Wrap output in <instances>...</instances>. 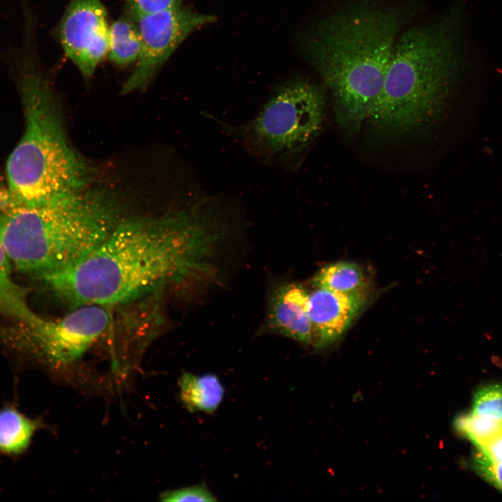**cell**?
Listing matches in <instances>:
<instances>
[{"label":"cell","mask_w":502,"mask_h":502,"mask_svg":"<svg viewBox=\"0 0 502 502\" xmlns=\"http://www.w3.org/2000/svg\"><path fill=\"white\" fill-rule=\"evenodd\" d=\"M365 303L363 291L342 293L317 288L309 294V314L314 329V346L321 348L339 339Z\"/></svg>","instance_id":"30bf717a"},{"label":"cell","mask_w":502,"mask_h":502,"mask_svg":"<svg viewBox=\"0 0 502 502\" xmlns=\"http://www.w3.org/2000/svg\"><path fill=\"white\" fill-rule=\"evenodd\" d=\"M324 86L296 79L280 86L251 121L234 130L245 149L266 165L296 170L323 129Z\"/></svg>","instance_id":"8992f818"},{"label":"cell","mask_w":502,"mask_h":502,"mask_svg":"<svg viewBox=\"0 0 502 502\" xmlns=\"http://www.w3.org/2000/svg\"><path fill=\"white\" fill-rule=\"evenodd\" d=\"M123 218L113 195L88 188L40 206L0 211V242L18 271L41 282L86 257Z\"/></svg>","instance_id":"277c9868"},{"label":"cell","mask_w":502,"mask_h":502,"mask_svg":"<svg viewBox=\"0 0 502 502\" xmlns=\"http://www.w3.org/2000/svg\"><path fill=\"white\" fill-rule=\"evenodd\" d=\"M412 15L407 7L360 3L333 13L313 30L307 53L332 96L342 128L357 131L366 121L397 36Z\"/></svg>","instance_id":"7a4b0ae2"},{"label":"cell","mask_w":502,"mask_h":502,"mask_svg":"<svg viewBox=\"0 0 502 502\" xmlns=\"http://www.w3.org/2000/svg\"><path fill=\"white\" fill-rule=\"evenodd\" d=\"M109 322L105 307L86 305L59 319L40 316L33 324L15 323L0 329V333L50 363L66 365L82 357L105 332Z\"/></svg>","instance_id":"52a82bcc"},{"label":"cell","mask_w":502,"mask_h":502,"mask_svg":"<svg viewBox=\"0 0 502 502\" xmlns=\"http://www.w3.org/2000/svg\"><path fill=\"white\" fill-rule=\"evenodd\" d=\"M38 427V423L14 407L0 410V452L18 455L26 450Z\"/></svg>","instance_id":"5bb4252c"},{"label":"cell","mask_w":502,"mask_h":502,"mask_svg":"<svg viewBox=\"0 0 502 502\" xmlns=\"http://www.w3.org/2000/svg\"><path fill=\"white\" fill-rule=\"evenodd\" d=\"M268 321L275 332L304 344L314 340L309 314V294L300 284L280 285L268 303Z\"/></svg>","instance_id":"8fae6325"},{"label":"cell","mask_w":502,"mask_h":502,"mask_svg":"<svg viewBox=\"0 0 502 502\" xmlns=\"http://www.w3.org/2000/svg\"><path fill=\"white\" fill-rule=\"evenodd\" d=\"M312 283L317 288L335 292L363 291L365 277L361 268L356 263L339 261L320 269L313 277Z\"/></svg>","instance_id":"2e32d148"},{"label":"cell","mask_w":502,"mask_h":502,"mask_svg":"<svg viewBox=\"0 0 502 502\" xmlns=\"http://www.w3.org/2000/svg\"><path fill=\"white\" fill-rule=\"evenodd\" d=\"M20 86L24 133L6 164L8 188L0 211L40 206L88 189L93 171L67 138L50 86L26 50Z\"/></svg>","instance_id":"3957f363"},{"label":"cell","mask_w":502,"mask_h":502,"mask_svg":"<svg viewBox=\"0 0 502 502\" xmlns=\"http://www.w3.org/2000/svg\"><path fill=\"white\" fill-rule=\"evenodd\" d=\"M178 384L180 398L191 412L213 413L224 397L225 388L219 378L213 374L195 375L184 372Z\"/></svg>","instance_id":"7c38bea8"},{"label":"cell","mask_w":502,"mask_h":502,"mask_svg":"<svg viewBox=\"0 0 502 502\" xmlns=\"http://www.w3.org/2000/svg\"><path fill=\"white\" fill-rule=\"evenodd\" d=\"M475 471L502 492V462H495L477 449L473 457Z\"/></svg>","instance_id":"d6986e66"},{"label":"cell","mask_w":502,"mask_h":502,"mask_svg":"<svg viewBox=\"0 0 502 502\" xmlns=\"http://www.w3.org/2000/svg\"><path fill=\"white\" fill-rule=\"evenodd\" d=\"M214 19L183 6L179 1L170 8L137 20L141 50L121 93L144 89L178 45L195 30Z\"/></svg>","instance_id":"ba28073f"},{"label":"cell","mask_w":502,"mask_h":502,"mask_svg":"<svg viewBox=\"0 0 502 502\" xmlns=\"http://www.w3.org/2000/svg\"><path fill=\"white\" fill-rule=\"evenodd\" d=\"M471 412L502 420V384L480 388L474 395Z\"/></svg>","instance_id":"ac0fdd59"},{"label":"cell","mask_w":502,"mask_h":502,"mask_svg":"<svg viewBox=\"0 0 502 502\" xmlns=\"http://www.w3.org/2000/svg\"><path fill=\"white\" fill-rule=\"evenodd\" d=\"M107 12L100 0H71L58 27L66 55L85 77L108 54Z\"/></svg>","instance_id":"9c48e42d"},{"label":"cell","mask_w":502,"mask_h":502,"mask_svg":"<svg viewBox=\"0 0 502 502\" xmlns=\"http://www.w3.org/2000/svg\"><path fill=\"white\" fill-rule=\"evenodd\" d=\"M220 201L160 217L123 218L107 238L75 264L40 282L79 307L124 304L201 268Z\"/></svg>","instance_id":"6da1fadb"},{"label":"cell","mask_w":502,"mask_h":502,"mask_svg":"<svg viewBox=\"0 0 502 502\" xmlns=\"http://www.w3.org/2000/svg\"><path fill=\"white\" fill-rule=\"evenodd\" d=\"M130 17H121L109 29L108 55L112 61L126 66L136 61L142 47L137 24Z\"/></svg>","instance_id":"9a60e30c"},{"label":"cell","mask_w":502,"mask_h":502,"mask_svg":"<svg viewBox=\"0 0 502 502\" xmlns=\"http://www.w3.org/2000/svg\"><path fill=\"white\" fill-rule=\"evenodd\" d=\"M10 261L0 242V314L31 324L40 317L29 307L25 290L12 277Z\"/></svg>","instance_id":"4fadbf2b"},{"label":"cell","mask_w":502,"mask_h":502,"mask_svg":"<svg viewBox=\"0 0 502 502\" xmlns=\"http://www.w3.org/2000/svg\"><path fill=\"white\" fill-rule=\"evenodd\" d=\"M162 501H216L205 484L169 490L160 495Z\"/></svg>","instance_id":"ffe728a7"},{"label":"cell","mask_w":502,"mask_h":502,"mask_svg":"<svg viewBox=\"0 0 502 502\" xmlns=\"http://www.w3.org/2000/svg\"><path fill=\"white\" fill-rule=\"evenodd\" d=\"M478 450L489 459L502 462V431L489 444Z\"/></svg>","instance_id":"7402d4cb"},{"label":"cell","mask_w":502,"mask_h":502,"mask_svg":"<svg viewBox=\"0 0 502 502\" xmlns=\"http://www.w3.org/2000/svg\"><path fill=\"white\" fill-rule=\"evenodd\" d=\"M448 17L408 29L396 40L381 93L366 122L384 137L428 130L442 116L459 59Z\"/></svg>","instance_id":"5b68a950"},{"label":"cell","mask_w":502,"mask_h":502,"mask_svg":"<svg viewBox=\"0 0 502 502\" xmlns=\"http://www.w3.org/2000/svg\"><path fill=\"white\" fill-rule=\"evenodd\" d=\"M180 0H127L128 14L134 20L170 8Z\"/></svg>","instance_id":"44dd1931"},{"label":"cell","mask_w":502,"mask_h":502,"mask_svg":"<svg viewBox=\"0 0 502 502\" xmlns=\"http://www.w3.org/2000/svg\"><path fill=\"white\" fill-rule=\"evenodd\" d=\"M454 424L456 429L477 449L486 446L502 431V420L472 412L459 416Z\"/></svg>","instance_id":"e0dca14e"}]
</instances>
